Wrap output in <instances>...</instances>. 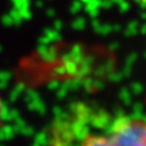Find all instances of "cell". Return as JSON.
Listing matches in <instances>:
<instances>
[{
  "label": "cell",
  "instance_id": "1",
  "mask_svg": "<svg viewBox=\"0 0 146 146\" xmlns=\"http://www.w3.org/2000/svg\"><path fill=\"white\" fill-rule=\"evenodd\" d=\"M80 146H146V118L118 117L105 129L89 133Z\"/></svg>",
  "mask_w": 146,
  "mask_h": 146
},
{
  "label": "cell",
  "instance_id": "3",
  "mask_svg": "<svg viewBox=\"0 0 146 146\" xmlns=\"http://www.w3.org/2000/svg\"><path fill=\"white\" fill-rule=\"evenodd\" d=\"M130 1H135V3H146V0H130Z\"/></svg>",
  "mask_w": 146,
  "mask_h": 146
},
{
  "label": "cell",
  "instance_id": "2",
  "mask_svg": "<svg viewBox=\"0 0 146 146\" xmlns=\"http://www.w3.org/2000/svg\"><path fill=\"white\" fill-rule=\"evenodd\" d=\"M3 115V99H1V95H0V118H1Z\"/></svg>",
  "mask_w": 146,
  "mask_h": 146
}]
</instances>
